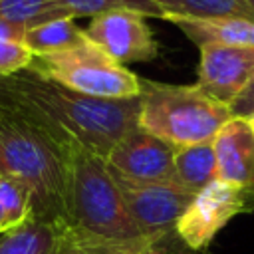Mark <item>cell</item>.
Returning a JSON list of instances; mask_svg holds the SVG:
<instances>
[{
  "instance_id": "6da1fadb",
  "label": "cell",
  "mask_w": 254,
  "mask_h": 254,
  "mask_svg": "<svg viewBox=\"0 0 254 254\" xmlns=\"http://www.w3.org/2000/svg\"><path fill=\"white\" fill-rule=\"evenodd\" d=\"M10 107L32 117L65 143L103 157L139 125V97L105 99L67 89L32 69L2 77Z\"/></svg>"
},
{
  "instance_id": "7a4b0ae2",
  "label": "cell",
  "mask_w": 254,
  "mask_h": 254,
  "mask_svg": "<svg viewBox=\"0 0 254 254\" xmlns=\"http://www.w3.org/2000/svg\"><path fill=\"white\" fill-rule=\"evenodd\" d=\"M67 147L22 111H0V175L28 189L34 216L62 226H69Z\"/></svg>"
},
{
  "instance_id": "3957f363",
  "label": "cell",
  "mask_w": 254,
  "mask_h": 254,
  "mask_svg": "<svg viewBox=\"0 0 254 254\" xmlns=\"http://www.w3.org/2000/svg\"><path fill=\"white\" fill-rule=\"evenodd\" d=\"M67 218L69 226L107 242L157 246L135 224L105 159L75 143L67 147Z\"/></svg>"
},
{
  "instance_id": "277c9868",
  "label": "cell",
  "mask_w": 254,
  "mask_h": 254,
  "mask_svg": "<svg viewBox=\"0 0 254 254\" xmlns=\"http://www.w3.org/2000/svg\"><path fill=\"white\" fill-rule=\"evenodd\" d=\"M232 119L230 109L194 85L141 79L139 125L171 147L206 143Z\"/></svg>"
},
{
  "instance_id": "5b68a950",
  "label": "cell",
  "mask_w": 254,
  "mask_h": 254,
  "mask_svg": "<svg viewBox=\"0 0 254 254\" xmlns=\"http://www.w3.org/2000/svg\"><path fill=\"white\" fill-rule=\"evenodd\" d=\"M28 69L67 89L93 97L131 99L141 95V79L125 65L105 56L87 38L73 48L34 56Z\"/></svg>"
},
{
  "instance_id": "8992f818",
  "label": "cell",
  "mask_w": 254,
  "mask_h": 254,
  "mask_svg": "<svg viewBox=\"0 0 254 254\" xmlns=\"http://www.w3.org/2000/svg\"><path fill=\"white\" fill-rule=\"evenodd\" d=\"M254 192L214 179L200 189L175 224L177 236L190 250H204L240 212L250 208Z\"/></svg>"
},
{
  "instance_id": "52a82bcc",
  "label": "cell",
  "mask_w": 254,
  "mask_h": 254,
  "mask_svg": "<svg viewBox=\"0 0 254 254\" xmlns=\"http://www.w3.org/2000/svg\"><path fill=\"white\" fill-rule=\"evenodd\" d=\"M113 177L135 224L157 244L167 232L175 230L177 220L194 196L177 183H137L117 173Z\"/></svg>"
},
{
  "instance_id": "ba28073f",
  "label": "cell",
  "mask_w": 254,
  "mask_h": 254,
  "mask_svg": "<svg viewBox=\"0 0 254 254\" xmlns=\"http://www.w3.org/2000/svg\"><path fill=\"white\" fill-rule=\"evenodd\" d=\"M85 38L113 62L127 64L151 62L159 54L157 40L145 16L133 10H109L91 18L83 30Z\"/></svg>"
},
{
  "instance_id": "9c48e42d",
  "label": "cell",
  "mask_w": 254,
  "mask_h": 254,
  "mask_svg": "<svg viewBox=\"0 0 254 254\" xmlns=\"http://www.w3.org/2000/svg\"><path fill=\"white\" fill-rule=\"evenodd\" d=\"M175 147L135 125L105 155L109 169L137 183H175Z\"/></svg>"
},
{
  "instance_id": "30bf717a",
  "label": "cell",
  "mask_w": 254,
  "mask_h": 254,
  "mask_svg": "<svg viewBox=\"0 0 254 254\" xmlns=\"http://www.w3.org/2000/svg\"><path fill=\"white\" fill-rule=\"evenodd\" d=\"M196 85L222 105H230L254 77V46H200Z\"/></svg>"
},
{
  "instance_id": "8fae6325",
  "label": "cell",
  "mask_w": 254,
  "mask_h": 254,
  "mask_svg": "<svg viewBox=\"0 0 254 254\" xmlns=\"http://www.w3.org/2000/svg\"><path fill=\"white\" fill-rule=\"evenodd\" d=\"M216 179L254 192V129L246 119H228L212 139Z\"/></svg>"
},
{
  "instance_id": "7c38bea8",
  "label": "cell",
  "mask_w": 254,
  "mask_h": 254,
  "mask_svg": "<svg viewBox=\"0 0 254 254\" xmlns=\"http://www.w3.org/2000/svg\"><path fill=\"white\" fill-rule=\"evenodd\" d=\"M192 44L254 46V20L250 18H169Z\"/></svg>"
},
{
  "instance_id": "4fadbf2b",
  "label": "cell",
  "mask_w": 254,
  "mask_h": 254,
  "mask_svg": "<svg viewBox=\"0 0 254 254\" xmlns=\"http://www.w3.org/2000/svg\"><path fill=\"white\" fill-rule=\"evenodd\" d=\"M62 228V224L32 216L0 234V254H56Z\"/></svg>"
},
{
  "instance_id": "5bb4252c",
  "label": "cell",
  "mask_w": 254,
  "mask_h": 254,
  "mask_svg": "<svg viewBox=\"0 0 254 254\" xmlns=\"http://www.w3.org/2000/svg\"><path fill=\"white\" fill-rule=\"evenodd\" d=\"M175 183L196 194L216 179V155L212 141L177 147L173 155Z\"/></svg>"
},
{
  "instance_id": "9a60e30c",
  "label": "cell",
  "mask_w": 254,
  "mask_h": 254,
  "mask_svg": "<svg viewBox=\"0 0 254 254\" xmlns=\"http://www.w3.org/2000/svg\"><path fill=\"white\" fill-rule=\"evenodd\" d=\"M161 12L163 20L169 18H250L254 12L242 0H151Z\"/></svg>"
},
{
  "instance_id": "2e32d148",
  "label": "cell",
  "mask_w": 254,
  "mask_h": 254,
  "mask_svg": "<svg viewBox=\"0 0 254 254\" xmlns=\"http://www.w3.org/2000/svg\"><path fill=\"white\" fill-rule=\"evenodd\" d=\"M75 18H56L24 32V44L34 56H44L60 50L73 48L85 42V34L81 28L75 26Z\"/></svg>"
},
{
  "instance_id": "e0dca14e",
  "label": "cell",
  "mask_w": 254,
  "mask_h": 254,
  "mask_svg": "<svg viewBox=\"0 0 254 254\" xmlns=\"http://www.w3.org/2000/svg\"><path fill=\"white\" fill-rule=\"evenodd\" d=\"M0 18L22 28H32L56 18H71L58 0H0Z\"/></svg>"
},
{
  "instance_id": "ac0fdd59",
  "label": "cell",
  "mask_w": 254,
  "mask_h": 254,
  "mask_svg": "<svg viewBox=\"0 0 254 254\" xmlns=\"http://www.w3.org/2000/svg\"><path fill=\"white\" fill-rule=\"evenodd\" d=\"M34 216L30 192L18 181L0 175V228L2 232L24 224Z\"/></svg>"
},
{
  "instance_id": "d6986e66",
  "label": "cell",
  "mask_w": 254,
  "mask_h": 254,
  "mask_svg": "<svg viewBox=\"0 0 254 254\" xmlns=\"http://www.w3.org/2000/svg\"><path fill=\"white\" fill-rule=\"evenodd\" d=\"M145 250L149 248L107 242V240L89 236L73 226H64L56 254H143Z\"/></svg>"
},
{
  "instance_id": "ffe728a7",
  "label": "cell",
  "mask_w": 254,
  "mask_h": 254,
  "mask_svg": "<svg viewBox=\"0 0 254 254\" xmlns=\"http://www.w3.org/2000/svg\"><path fill=\"white\" fill-rule=\"evenodd\" d=\"M67 16H97L109 10H133L145 18H163V12L151 0H58Z\"/></svg>"
},
{
  "instance_id": "44dd1931",
  "label": "cell",
  "mask_w": 254,
  "mask_h": 254,
  "mask_svg": "<svg viewBox=\"0 0 254 254\" xmlns=\"http://www.w3.org/2000/svg\"><path fill=\"white\" fill-rule=\"evenodd\" d=\"M34 54L24 42L0 40V77L16 75L30 67Z\"/></svg>"
},
{
  "instance_id": "7402d4cb",
  "label": "cell",
  "mask_w": 254,
  "mask_h": 254,
  "mask_svg": "<svg viewBox=\"0 0 254 254\" xmlns=\"http://www.w3.org/2000/svg\"><path fill=\"white\" fill-rule=\"evenodd\" d=\"M230 115L236 119L250 121L254 117V77L244 85V89L234 97V101L228 105Z\"/></svg>"
},
{
  "instance_id": "603a6c76",
  "label": "cell",
  "mask_w": 254,
  "mask_h": 254,
  "mask_svg": "<svg viewBox=\"0 0 254 254\" xmlns=\"http://www.w3.org/2000/svg\"><path fill=\"white\" fill-rule=\"evenodd\" d=\"M6 107H10V101H8V95H6L4 87H2V77H0V111L6 109Z\"/></svg>"
},
{
  "instance_id": "cb8c5ba5",
  "label": "cell",
  "mask_w": 254,
  "mask_h": 254,
  "mask_svg": "<svg viewBox=\"0 0 254 254\" xmlns=\"http://www.w3.org/2000/svg\"><path fill=\"white\" fill-rule=\"evenodd\" d=\"M143 254H163V252H159V250H157V248L153 246V248H149V250H145Z\"/></svg>"
},
{
  "instance_id": "d4e9b609",
  "label": "cell",
  "mask_w": 254,
  "mask_h": 254,
  "mask_svg": "<svg viewBox=\"0 0 254 254\" xmlns=\"http://www.w3.org/2000/svg\"><path fill=\"white\" fill-rule=\"evenodd\" d=\"M242 2H244V4H246V6H248L252 12H254V0H242Z\"/></svg>"
},
{
  "instance_id": "484cf974",
  "label": "cell",
  "mask_w": 254,
  "mask_h": 254,
  "mask_svg": "<svg viewBox=\"0 0 254 254\" xmlns=\"http://www.w3.org/2000/svg\"><path fill=\"white\" fill-rule=\"evenodd\" d=\"M248 123H250V125H252V129H254V117H252V119H250Z\"/></svg>"
},
{
  "instance_id": "4316f807",
  "label": "cell",
  "mask_w": 254,
  "mask_h": 254,
  "mask_svg": "<svg viewBox=\"0 0 254 254\" xmlns=\"http://www.w3.org/2000/svg\"><path fill=\"white\" fill-rule=\"evenodd\" d=\"M0 234H2V228H0Z\"/></svg>"
}]
</instances>
